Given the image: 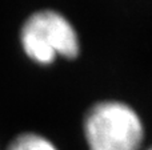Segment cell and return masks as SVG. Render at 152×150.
<instances>
[{
    "instance_id": "cell-1",
    "label": "cell",
    "mask_w": 152,
    "mask_h": 150,
    "mask_svg": "<svg viewBox=\"0 0 152 150\" xmlns=\"http://www.w3.org/2000/svg\"><path fill=\"white\" fill-rule=\"evenodd\" d=\"M84 136L89 150H140L144 126L129 105L102 101L87 113Z\"/></svg>"
},
{
    "instance_id": "cell-2",
    "label": "cell",
    "mask_w": 152,
    "mask_h": 150,
    "mask_svg": "<svg viewBox=\"0 0 152 150\" xmlns=\"http://www.w3.org/2000/svg\"><path fill=\"white\" fill-rule=\"evenodd\" d=\"M20 44L34 63L48 65L56 58H75L80 43L77 32L64 15L52 9L32 13L20 29Z\"/></svg>"
},
{
    "instance_id": "cell-3",
    "label": "cell",
    "mask_w": 152,
    "mask_h": 150,
    "mask_svg": "<svg viewBox=\"0 0 152 150\" xmlns=\"http://www.w3.org/2000/svg\"><path fill=\"white\" fill-rule=\"evenodd\" d=\"M7 150H59L55 144L47 137L37 133H21L16 136L11 144L8 145Z\"/></svg>"
},
{
    "instance_id": "cell-4",
    "label": "cell",
    "mask_w": 152,
    "mask_h": 150,
    "mask_svg": "<svg viewBox=\"0 0 152 150\" xmlns=\"http://www.w3.org/2000/svg\"><path fill=\"white\" fill-rule=\"evenodd\" d=\"M148 150H152V146H151V148H150V149H148Z\"/></svg>"
}]
</instances>
